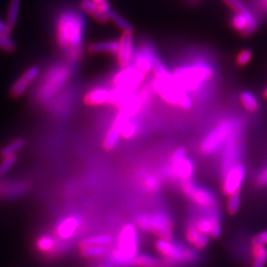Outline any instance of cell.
Wrapping results in <instances>:
<instances>
[{
  "label": "cell",
  "instance_id": "6da1fadb",
  "mask_svg": "<svg viewBox=\"0 0 267 267\" xmlns=\"http://www.w3.org/2000/svg\"><path fill=\"white\" fill-rule=\"evenodd\" d=\"M152 69L155 75L151 82L153 91L170 105L179 106L184 110L190 109L193 102L189 92L180 86L173 74L165 68L161 61L154 63Z\"/></svg>",
  "mask_w": 267,
  "mask_h": 267
},
{
  "label": "cell",
  "instance_id": "7a4b0ae2",
  "mask_svg": "<svg viewBox=\"0 0 267 267\" xmlns=\"http://www.w3.org/2000/svg\"><path fill=\"white\" fill-rule=\"evenodd\" d=\"M213 75V68L206 63H196L191 66L178 67L173 73L176 81L187 92L199 90Z\"/></svg>",
  "mask_w": 267,
  "mask_h": 267
},
{
  "label": "cell",
  "instance_id": "3957f363",
  "mask_svg": "<svg viewBox=\"0 0 267 267\" xmlns=\"http://www.w3.org/2000/svg\"><path fill=\"white\" fill-rule=\"evenodd\" d=\"M155 249L165 259L168 266H180L192 264L197 260L195 249H189L182 244L171 240L158 239L155 242Z\"/></svg>",
  "mask_w": 267,
  "mask_h": 267
},
{
  "label": "cell",
  "instance_id": "277c9868",
  "mask_svg": "<svg viewBox=\"0 0 267 267\" xmlns=\"http://www.w3.org/2000/svg\"><path fill=\"white\" fill-rule=\"evenodd\" d=\"M136 225L144 232L151 233L158 239L171 240L173 223L164 212L142 213L136 218Z\"/></svg>",
  "mask_w": 267,
  "mask_h": 267
},
{
  "label": "cell",
  "instance_id": "5b68a950",
  "mask_svg": "<svg viewBox=\"0 0 267 267\" xmlns=\"http://www.w3.org/2000/svg\"><path fill=\"white\" fill-rule=\"evenodd\" d=\"M239 132L240 125L235 121L228 120L218 124L203 140L201 144L202 152L206 155L216 152Z\"/></svg>",
  "mask_w": 267,
  "mask_h": 267
},
{
  "label": "cell",
  "instance_id": "8992f818",
  "mask_svg": "<svg viewBox=\"0 0 267 267\" xmlns=\"http://www.w3.org/2000/svg\"><path fill=\"white\" fill-rule=\"evenodd\" d=\"M137 237L133 225H126L120 235L116 249L112 253V258L115 262L128 265L134 262L137 257Z\"/></svg>",
  "mask_w": 267,
  "mask_h": 267
},
{
  "label": "cell",
  "instance_id": "52a82bcc",
  "mask_svg": "<svg viewBox=\"0 0 267 267\" xmlns=\"http://www.w3.org/2000/svg\"><path fill=\"white\" fill-rule=\"evenodd\" d=\"M69 75L70 70L67 67L58 66L52 68L39 89V99L41 101L49 100L54 94L64 87L69 78Z\"/></svg>",
  "mask_w": 267,
  "mask_h": 267
},
{
  "label": "cell",
  "instance_id": "ba28073f",
  "mask_svg": "<svg viewBox=\"0 0 267 267\" xmlns=\"http://www.w3.org/2000/svg\"><path fill=\"white\" fill-rule=\"evenodd\" d=\"M145 73L141 72L134 67H128L119 71L114 79L113 83L115 87H118L127 92H134L136 88L143 82Z\"/></svg>",
  "mask_w": 267,
  "mask_h": 267
},
{
  "label": "cell",
  "instance_id": "9c48e42d",
  "mask_svg": "<svg viewBox=\"0 0 267 267\" xmlns=\"http://www.w3.org/2000/svg\"><path fill=\"white\" fill-rule=\"evenodd\" d=\"M182 189L189 198H191L202 208H216L217 202L214 194L209 189L198 186L191 179L183 181Z\"/></svg>",
  "mask_w": 267,
  "mask_h": 267
},
{
  "label": "cell",
  "instance_id": "30bf717a",
  "mask_svg": "<svg viewBox=\"0 0 267 267\" xmlns=\"http://www.w3.org/2000/svg\"><path fill=\"white\" fill-rule=\"evenodd\" d=\"M225 178L223 181V191L226 195L230 196L232 194L240 192L245 175H246V168L240 162L234 166H232L226 173Z\"/></svg>",
  "mask_w": 267,
  "mask_h": 267
},
{
  "label": "cell",
  "instance_id": "8fae6325",
  "mask_svg": "<svg viewBox=\"0 0 267 267\" xmlns=\"http://www.w3.org/2000/svg\"><path fill=\"white\" fill-rule=\"evenodd\" d=\"M233 27L245 36L251 35L259 28V22L255 15L246 8L242 12H237L232 18Z\"/></svg>",
  "mask_w": 267,
  "mask_h": 267
},
{
  "label": "cell",
  "instance_id": "7c38bea8",
  "mask_svg": "<svg viewBox=\"0 0 267 267\" xmlns=\"http://www.w3.org/2000/svg\"><path fill=\"white\" fill-rule=\"evenodd\" d=\"M120 48L118 52V61L120 66L125 67H130L134 58L133 37L131 32H124L121 40L119 41Z\"/></svg>",
  "mask_w": 267,
  "mask_h": 267
},
{
  "label": "cell",
  "instance_id": "4fadbf2b",
  "mask_svg": "<svg viewBox=\"0 0 267 267\" xmlns=\"http://www.w3.org/2000/svg\"><path fill=\"white\" fill-rule=\"evenodd\" d=\"M168 173L183 181L189 180L194 173V163L190 158L184 157L177 162L171 163V166L168 168Z\"/></svg>",
  "mask_w": 267,
  "mask_h": 267
},
{
  "label": "cell",
  "instance_id": "5bb4252c",
  "mask_svg": "<svg viewBox=\"0 0 267 267\" xmlns=\"http://www.w3.org/2000/svg\"><path fill=\"white\" fill-rule=\"evenodd\" d=\"M126 118H127V116H125L122 113H119L117 115L111 128L109 129L108 133L105 136V139L103 142L105 149L111 150L117 145V143L119 142V139L121 138V127H122V124Z\"/></svg>",
  "mask_w": 267,
  "mask_h": 267
},
{
  "label": "cell",
  "instance_id": "9a60e30c",
  "mask_svg": "<svg viewBox=\"0 0 267 267\" xmlns=\"http://www.w3.org/2000/svg\"><path fill=\"white\" fill-rule=\"evenodd\" d=\"M73 12L67 11L65 12L59 21L58 25V40L60 46L66 50L67 52L69 48V34H70V27L73 18Z\"/></svg>",
  "mask_w": 267,
  "mask_h": 267
},
{
  "label": "cell",
  "instance_id": "2e32d148",
  "mask_svg": "<svg viewBox=\"0 0 267 267\" xmlns=\"http://www.w3.org/2000/svg\"><path fill=\"white\" fill-rule=\"evenodd\" d=\"M186 239L195 250H204L209 245L210 237L202 234L194 223H191L186 230Z\"/></svg>",
  "mask_w": 267,
  "mask_h": 267
},
{
  "label": "cell",
  "instance_id": "e0dca14e",
  "mask_svg": "<svg viewBox=\"0 0 267 267\" xmlns=\"http://www.w3.org/2000/svg\"><path fill=\"white\" fill-rule=\"evenodd\" d=\"M79 227V220L75 216L67 217L63 220L57 228L58 236L63 240L70 239L77 231Z\"/></svg>",
  "mask_w": 267,
  "mask_h": 267
},
{
  "label": "cell",
  "instance_id": "ac0fdd59",
  "mask_svg": "<svg viewBox=\"0 0 267 267\" xmlns=\"http://www.w3.org/2000/svg\"><path fill=\"white\" fill-rule=\"evenodd\" d=\"M110 90L106 88H96L89 91L85 97L84 102L88 106H99L109 103Z\"/></svg>",
  "mask_w": 267,
  "mask_h": 267
},
{
  "label": "cell",
  "instance_id": "d6986e66",
  "mask_svg": "<svg viewBox=\"0 0 267 267\" xmlns=\"http://www.w3.org/2000/svg\"><path fill=\"white\" fill-rule=\"evenodd\" d=\"M108 17V19H111L117 26H119L122 30H124V32H133V26L126 21L119 13H117L114 9H112L110 7V5L108 4V2H104L100 5H97Z\"/></svg>",
  "mask_w": 267,
  "mask_h": 267
},
{
  "label": "cell",
  "instance_id": "ffe728a7",
  "mask_svg": "<svg viewBox=\"0 0 267 267\" xmlns=\"http://www.w3.org/2000/svg\"><path fill=\"white\" fill-rule=\"evenodd\" d=\"M120 48V43L118 41H106L100 43H93L88 47L91 53H109L113 55H118Z\"/></svg>",
  "mask_w": 267,
  "mask_h": 267
},
{
  "label": "cell",
  "instance_id": "44dd1931",
  "mask_svg": "<svg viewBox=\"0 0 267 267\" xmlns=\"http://www.w3.org/2000/svg\"><path fill=\"white\" fill-rule=\"evenodd\" d=\"M134 67L137 68L143 73H147L152 69V64L149 59V57L142 51V50H136L134 52Z\"/></svg>",
  "mask_w": 267,
  "mask_h": 267
},
{
  "label": "cell",
  "instance_id": "7402d4cb",
  "mask_svg": "<svg viewBox=\"0 0 267 267\" xmlns=\"http://www.w3.org/2000/svg\"><path fill=\"white\" fill-rule=\"evenodd\" d=\"M81 6L83 10L88 12L91 16H93L99 22L105 23L108 21V17L106 16V14L92 0H82Z\"/></svg>",
  "mask_w": 267,
  "mask_h": 267
},
{
  "label": "cell",
  "instance_id": "603a6c76",
  "mask_svg": "<svg viewBox=\"0 0 267 267\" xmlns=\"http://www.w3.org/2000/svg\"><path fill=\"white\" fill-rule=\"evenodd\" d=\"M112 243V238L108 235H100L95 237H90L81 241L79 247L80 249L86 247H106Z\"/></svg>",
  "mask_w": 267,
  "mask_h": 267
},
{
  "label": "cell",
  "instance_id": "cb8c5ba5",
  "mask_svg": "<svg viewBox=\"0 0 267 267\" xmlns=\"http://www.w3.org/2000/svg\"><path fill=\"white\" fill-rule=\"evenodd\" d=\"M254 261L252 267H266L267 265V248L263 245H254Z\"/></svg>",
  "mask_w": 267,
  "mask_h": 267
},
{
  "label": "cell",
  "instance_id": "d4e9b609",
  "mask_svg": "<svg viewBox=\"0 0 267 267\" xmlns=\"http://www.w3.org/2000/svg\"><path fill=\"white\" fill-rule=\"evenodd\" d=\"M134 265L138 267H168V264L166 262H161L156 260L153 257L147 255H140L137 256L134 260Z\"/></svg>",
  "mask_w": 267,
  "mask_h": 267
},
{
  "label": "cell",
  "instance_id": "484cf974",
  "mask_svg": "<svg viewBox=\"0 0 267 267\" xmlns=\"http://www.w3.org/2000/svg\"><path fill=\"white\" fill-rule=\"evenodd\" d=\"M241 102L245 109L252 113L258 111L260 108V102L257 96L250 91H244L241 93Z\"/></svg>",
  "mask_w": 267,
  "mask_h": 267
},
{
  "label": "cell",
  "instance_id": "4316f807",
  "mask_svg": "<svg viewBox=\"0 0 267 267\" xmlns=\"http://www.w3.org/2000/svg\"><path fill=\"white\" fill-rule=\"evenodd\" d=\"M20 6H21V0H11L10 1V5H9V8H8V14H7V22L6 23L9 25V27L11 29L16 26Z\"/></svg>",
  "mask_w": 267,
  "mask_h": 267
},
{
  "label": "cell",
  "instance_id": "83f0119b",
  "mask_svg": "<svg viewBox=\"0 0 267 267\" xmlns=\"http://www.w3.org/2000/svg\"><path fill=\"white\" fill-rule=\"evenodd\" d=\"M25 144V141L23 138H17L11 142H9L7 145H5L1 151L0 154L3 157H7V156H11V155H15V153L20 150Z\"/></svg>",
  "mask_w": 267,
  "mask_h": 267
},
{
  "label": "cell",
  "instance_id": "f1b7e54d",
  "mask_svg": "<svg viewBox=\"0 0 267 267\" xmlns=\"http://www.w3.org/2000/svg\"><path fill=\"white\" fill-rule=\"evenodd\" d=\"M137 131V125L130 117H127L121 127V137L125 139L132 138Z\"/></svg>",
  "mask_w": 267,
  "mask_h": 267
},
{
  "label": "cell",
  "instance_id": "f546056e",
  "mask_svg": "<svg viewBox=\"0 0 267 267\" xmlns=\"http://www.w3.org/2000/svg\"><path fill=\"white\" fill-rule=\"evenodd\" d=\"M107 250L106 247H86L80 249V254L83 258H89V259H98L102 258L106 255Z\"/></svg>",
  "mask_w": 267,
  "mask_h": 267
},
{
  "label": "cell",
  "instance_id": "4dcf8cb0",
  "mask_svg": "<svg viewBox=\"0 0 267 267\" xmlns=\"http://www.w3.org/2000/svg\"><path fill=\"white\" fill-rule=\"evenodd\" d=\"M195 226L197 227V229L200 231L202 234L212 237V232H213V225H212V221L210 219V217L206 214V216L201 217L199 219H197L194 222Z\"/></svg>",
  "mask_w": 267,
  "mask_h": 267
},
{
  "label": "cell",
  "instance_id": "1f68e13d",
  "mask_svg": "<svg viewBox=\"0 0 267 267\" xmlns=\"http://www.w3.org/2000/svg\"><path fill=\"white\" fill-rule=\"evenodd\" d=\"M56 242L53 238L49 236L41 237L37 242V248L42 253H50L55 249Z\"/></svg>",
  "mask_w": 267,
  "mask_h": 267
},
{
  "label": "cell",
  "instance_id": "d6a6232c",
  "mask_svg": "<svg viewBox=\"0 0 267 267\" xmlns=\"http://www.w3.org/2000/svg\"><path fill=\"white\" fill-rule=\"evenodd\" d=\"M241 201H242V198H241L240 192L230 195L229 199H228V204H227L228 212L232 215L237 214L240 210V207H241Z\"/></svg>",
  "mask_w": 267,
  "mask_h": 267
},
{
  "label": "cell",
  "instance_id": "836d02e7",
  "mask_svg": "<svg viewBox=\"0 0 267 267\" xmlns=\"http://www.w3.org/2000/svg\"><path fill=\"white\" fill-rule=\"evenodd\" d=\"M28 85H29V83L23 77H20L19 79H17L15 81V83L13 84L12 89H11L12 96L13 97L21 96L26 91V89L28 88Z\"/></svg>",
  "mask_w": 267,
  "mask_h": 267
},
{
  "label": "cell",
  "instance_id": "e575fe53",
  "mask_svg": "<svg viewBox=\"0 0 267 267\" xmlns=\"http://www.w3.org/2000/svg\"><path fill=\"white\" fill-rule=\"evenodd\" d=\"M145 188L150 192H157L160 189V181L153 175H148L143 180Z\"/></svg>",
  "mask_w": 267,
  "mask_h": 267
},
{
  "label": "cell",
  "instance_id": "d590c367",
  "mask_svg": "<svg viewBox=\"0 0 267 267\" xmlns=\"http://www.w3.org/2000/svg\"><path fill=\"white\" fill-rule=\"evenodd\" d=\"M17 160V156L15 155H11V156H7L4 157L3 161L0 164V177L6 175V173L11 169V167L15 164Z\"/></svg>",
  "mask_w": 267,
  "mask_h": 267
},
{
  "label": "cell",
  "instance_id": "8d00e7d4",
  "mask_svg": "<svg viewBox=\"0 0 267 267\" xmlns=\"http://www.w3.org/2000/svg\"><path fill=\"white\" fill-rule=\"evenodd\" d=\"M0 48L6 52H13L15 50V43L9 36L0 34Z\"/></svg>",
  "mask_w": 267,
  "mask_h": 267
},
{
  "label": "cell",
  "instance_id": "74e56055",
  "mask_svg": "<svg viewBox=\"0 0 267 267\" xmlns=\"http://www.w3.org/2000/svg\"><path fill=\"white\" fill-rule=\"evenodd\" d=\"M252 58H253V53L250 50H244L238 55L237 64L240 67H245L251 62Z\"/></svg>",
  "mask_w": 267,
  "mask_h": 267
},
{
  "label": "cell",
  "instance_id": "f35d334b",
  "mask_svg": "<svg viewBox=\"0 0 267 267\" xmlns=\"http://www.w3.org/2000/svg\"><path fill=\"white\" fill-rule=\"evenodd\" d=\"M39 73H40V68L38 67H30V68H28L25 72H24V74H23V78L30 84L32 81H34L37 77H38V75H39Z\"/></svg>",
  "mask_w": 267,
  "mask_h": 267
},
{
  "label": "cell",
  "instance_id": "ab89813d",
  "mask_svg": "<svg viewBox=\"0 0 267 267\" xmlns=\"http://www.w3.org/2000/svg\"><path fill=\"white\" fill-rule=\"evenodd\" d=\"M224 2L236 12H242L247 8L241 0H224Z\"/></svg>",
  "mask_w": 267,
  "mask_h": 267
},
{
  "label": "cell",
  "instance_id": "60d3db41",
  "mask_svg": "<svg viewBox=\"0 0 267 267\" xmlns=\"http://www.w3.org/2000/svg\"><path fill=\"white\" fill-rule=\"evenodd\" d=\"M184 157H186V150L183 147H179L173 152L172 157H171V163L177 162V161L183 159Z\"/></svg>",
  "mask_w": 267,
  "mask_h": 267
},
{
  "label": "cell",
  "instance_id": "b9f144b4",
  "mask_svg": "<svg viewBox=\"0 0 267 267\" xmlns=\"http://www.w3.org/2000/svg\"><path fill=\"white\" fill-rule=\"evenodd\" d=\"M253 245H263V246H267V230L262 232L259 234L257 237H255L253 241Z\"/></svg>",
  "mask_w": 267,
  "mask_h": 267
},
{
  "label": "cell",
  "instance_id": "7bdbcfd3",
  "mask_svg": "<svg viewBox=\"0 0 267 267\" xmlns=\"http://www.w3.org/2000/svg\"><path fill=\"white\" fill-rule=\"evenodd\" d=\"M257 183H258V185H259V186H262V187L267 186V166L266 167V168H264V169H263V170L260 172V174H259V176H258V178H257Z\"/></svg>",
  "mask_w": 267,
  "mask_h": 267
},
{
  "label": "cell",
  "instance_id": "ee69618b",
  "mask_svg": "<svg viewBox=\"0 0 267 267\" xmlns=\"http://www.w3.org/2000/svg\"><path fill=\"white\" fill-rule=\"evenodd\" d=\"M11 31L12 29L9 27V25L0 20V34H3L5 36H10Z\"/></svg>",
  "mask_w": 267,
  "mask_h": 267
},
{
  "label": "cell",
  "instance_id": "f6af8a7d",
  "mask_svg": "<svg viewBox=\"0 0 267 267\" xmlns=\"http://www.w3.org/2000/svg\"><path fill=\"white\" fill-rule=\"evenodd\" d=\"M94 3H96L97 5H100V4H102V3H104V2H108L107 0H92Z\"/></svg>",
  "mask_w": 267,
  "mask_h": 267
},
{
  "label": "cell",
  "instance_id": "bcb514c9",
  "mask_svg": "<svg viewBox=\"0 0 267 267\" xmlns=\"http://www.w3.org/2000/svg\"><path fill=\"white\" fill-rule=\"evenodd\" d=\"M262 1V4H263V7L267 10V0H261Z\"/></svg>",
  "mask_w": 267,
  "mask_h": 267
},
{
  "label": "cell",
  "instance_id": "7dc6e473",
  "mask_svg": "<svg viewBox=\"0 0 267 267\" xmlns=\"http://www.w3.org/2000/svg\"><path fill=\"white\" fill-rule=\"evenodd\" d=\"M265 97L267 99V87L266 88V90H265Z\"/></svg>",
  "mask_w": 267,
  "mask_h": 267
}]
</instances>
